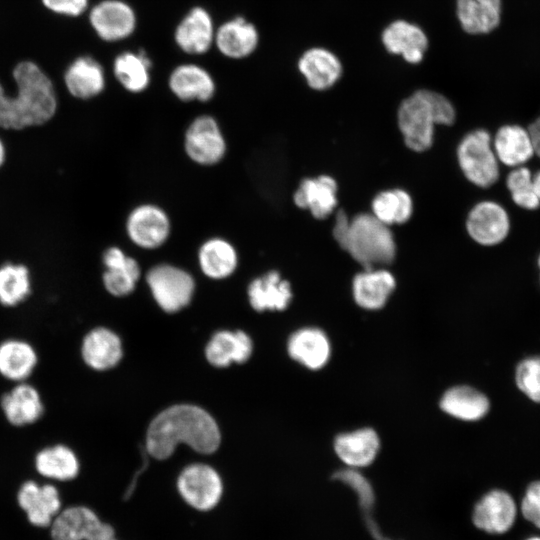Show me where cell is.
Masks as SVG:
<instances>
[{
    "label": "cell",
    "mask_w": 540,
    "mask_h": 540,
    "mask_svg": "<svg viewBox=\"0 0 540 540\" xmlns=\"http://www.w3.org/2000/svg\"><path fill=\"white\" fill-rule=\"evenodd\" d=\"M221 441L217 423L204 409L179 404L159 413L150 423L146 451L157 459L169 458L180 443L202 454L215 452Z\"/></svg>",
    "instance_id": "1"
},
{
    "label": "cell",
    "mask_w": 540,
    "mask_h": 540,
    "mask_svg": "<svg viewBox=\"0 0 540 540\" xmlns=\"http://www.w3.org/2000/svg\"><path fill=\"white\" fill-rule=\"evenodd\" d=\"M12 77L14 95L6 94L0 82V127L22 130L47 123L57 110L54 84L42 68L31 60L18 62Z\"/></svg>",
    "instance_id": "2"
},
{
    "label": "cell",
    "mask_w": 540,
    "mask_h": 540,
    "mask_svg": "<svg viewBox=\"0 0 540 540\" xmlns=\"http://www.w3.org/2000/svg\"><path fill=\"white\" fill-rule=\"evenodd\" d=\"M334 239L364 269L387 265L396 257V243L389 228L372 213H359L349 219L339 210L332 230Z\"/></svg>",
    "instance_id": "3"
},
{
    "label": "cell",
    "mask_w": 540,
    "mask_h": 540,
    "mask_svg": "<svg viewBox=\"0 0 540 540\" xmlns=\"http://www.w3.org/2000/svg\"><path fill=\"white\" fill-rule=\"evenodd\" d=\"M456 111L442 94L420 89L404 99L397 112V122L405 145L424 152L433 144L436 125H452Z\"/></svg>",
    "instance_id": "4"
},
{
    "label": "cell",
    "mask_w": 540,
    "mask_h": 540,
    "mask_svg": "<svg viewBox=\"0 0 540 540\" xmlns=\"http://www.w3.org/2000/svg\"><path fill=\"white\" fill-rule=\"evenodd\" d=\"M458 165L473 185L487 189L500 178L499 161L492 146V137L485 129L467 133L457 147Z\"/></svg>",
    "instance_id": "5"
},
{
    "label": "cell",
    "mask_w": 540,
    "mask_h": 540,
    "mask_svg": "<svg viewBox=\"0 0 540 540\" xmlns=\"http://www.w3.org/2000/svg\"><path fill=\"white\" fill-rule=\"evenodd\" d=\"M176 486L185 504L198 512L216 508L224 490L219 473L204 463L186 466L179 474Z\"/></svg>",
    "instance_id": "6"
},
{
    "label": "cell",
    "mask_w": 540,
    "mask_h": 540,
    "mask_svg": "<svg viewBox=\"0 0 540 540\" xmlns=\"http://www.w3.org/2000/svg\"><path fill=\"white\" fill-rule=\"evenodd\" d=\"M146 281L157 304L168 313L177 312L188 305L195 289L192 276L170 264L151 268Z\"/></svg>",
    "instance_id": "7"
},
{
    "label": "cell",
    "mask_w": 540,
    "mask_h": 540,
    "mask_svg": "<svg viewBox=\"0 0 540 540\" xmlns=\"http://www.w3.org/2000/svg\"><path fill=\"white\" fill-rule=\"evenodd\" d=\"M465 228L469 237L483 247H497L510 235L511 216L506 208L493 200L476 203L468 212Z\"/></svg>",
    "instance_id": "8"
},
{
    "label": "cell",
    "mask_w": 540,
    "mask_h": 540,
    "mask_svg": "<svg viewBox=\"0 0 540 540\" xmlns=\"http://www.w3.org/2000/svg\"><path fill=\"white\" fill-rule=\"evenodd\" d=\"M88 20L96 35L106 42L122 41L137 27V15L124 0H101L89 11Z\"/></svg>",
    "instance_id": "9"
},
{
    "label": "cell",
    "mask_w": 540,
    "mask_h": 540,
    "mask_svg": "<svg viewBox=\"0 0 540 540\" xmlns=\"http://www.w3.org/2000/svg\"><path fill=\"white\" fill-rule=\"evenodd\" d=\"M187 155L201 165L219 162L226 151V143L217 121L208 115L194 119L189 125L184 140Z\"/></svg>",
    "instance_id": "10"
},
{
    "label": "cell",
    "mask_w": 540,
    "mask_h": 540,
    "mask_svg": "<svg viewBox=\"0 0 540 540\" xmlns=\"http://www.w3.org/2000/svg\"><path fill=\"white\" fill-rule=\"evenodd\" d=\"M518 507L514 498L506 491L493 489L484 494L472 512L474 525L489 534H504L517 518Z\"/></svg>",
    "instance_id": "11"
},
{
    "label": "cell",
    "mask_w": 540,
    "mask_h": 540,
    "mask_svg": "<svg viewBox=\"0 0 540 540\" xmlns=\"http://www.w3.org/2000/svg\"><path fill=\"white\" fill-rule=\"evenodd\" d=\"M17 503L25 512L28 522L38 528L50 527L61 511L60 494L52 484H38L33 480L24 482L17 492Z\"/></svg>",
    "instance_id": "12"
},
{
    "label": "cell",
    "mask_w": 540,
    "mask_h": 540,
    "mask_svg": "<svg viewBox=\"0 0 540 540\" xmlns=\"http://www.w3.org/2000/svg\"><path fill=\"white\" fill-rule=\"evenodd\" d=\"M126 230L135 245L144 249H155L167 240L170 221L160 207L143 204L129 214Z\"/></svg>",
    "instance_id": "13"
},
{
    "label": "cell",
    "mask_w": 540,
    "mask_h": 540,
    "mask_svg": "<svg viewBox=\"0 0 540 540\" xmlns=\"http://www.w3.org/2000/svg\"><path fill=\"white\" fill-rule=\"evenodd\" d=\"M216 27L209 11L202 6L192 7L179 21L174 41L186 54L202 55L214 45Z\"/></svg>",
    "instance_id": "14"
},
{
    "label": "cell",
    "mask_w": 540,
    "mask_h": 540,
    "mask_svg": "<svg viewBox=\"0 0 540 540\" xmlns=\"http://www.w3.org/2000/svg\"><path fill=\"white\" fill-rule=\"evenodd\" d=\"M257 27L246 18L236 16L216 28L214 45L230 59H243L255 52L259 44Z\"/></svg>",
    "instance_id": "15"
},
{
    "label": "cell",
    "mask_w": 540,
    "mask_h": 540,
    "mask_svg": "<svg viewBox=\"0 0 540 540\" xmlns=\"http://www.w3.org/2000/svg\"><path fill=\"white\" fill-rule=\"evenodd\" d=\"M168 85L181 101H209L215 94L216 85L212 75L195 63H182L170 73Z\"/></svg>",
    "instance_id": "16"
},
{
    "label": "cell",
    "mask_w": 540,
    "mask_h": 540,
    "mask_svg": "<svg viewBox=\"0 0 540 540\" xmlns=\"http://www.w3.org/2000/svg\"><path fill=\"white\" fill-rule=\"evenodd\" d=\"M492 146L498 161L509 168L525 165L535 156L527 128L518 123L501 125L495 132Z\"/></svg>",
    "instance_id": "17"
},
{
    "label": "cell",
    "mask_w": 540,
    "mask_h": 540,
    "mask_svg": "<svg viewBox=\"0 0 540 540\" xmlns=\"http://www.w3.org/2000/svg\"><path fill=\"white\" fill-rule=\"evenodd\" d=\"M0 405L6 420L16 427L34 424L44 413L39 391L26 382L17 383L3 394Z\"/></svg>",
    "instance_id": "18"
},
{
    "label": "cell",
    "mask_w": 540,
    "mask_h": 540,
    "mask_svg": "<svg viewBox=\"0 0 540 540\" xmlns=\"http://www.w3.org/2000/svg\"><path fill=\"white\" fill-rule=\"evenodd\" d=\"M382 42L391 54L401 55L411 64L420 63L428 48L425 32L415 24L397 20L388 25L382 33Z\"/></svg>",
    "instance_id": "19"
},
{
    "label": "cell",
    "mask_w": 540,
    "mask_h": 540,
    "mask_svg": "<svg viewBox=\"0 0 540 540\" xmlns=\"http://www.w3.org/2000/svg\"><path fill=\"white\" fill-rule=\"evenodd\" d=\"M64 84L73 97L88 100L103 92L106 84L105 71L95 58L79 56L66 68Z\"/></svg>",
    "instance_id": "20"
},
{
    "label": "cell",
    "mask_w": 540,
    "mask_h": 540,
    "mask_svg": "<svg viewBox=\"0 0 540 540\" xmlns=\"http://www.w3.org/2000/svg\"><path fill=\"white\" fill-rule=\"evenodd\" d=\"M296 206L308 209L319 220L327 218L337 206V183L328 175L304 179L293 196Z\"/></svg>",
    "instance_id": "21"
},
{
    "label": "cell",
    "mask_w": 540,
    "mask_h": 540,
    "mask_svg": "<svg viewBox=\"0 0 540 540\" xmlns=\"http://www.w3.org/2000/svg\"><path fill=\"white\" fill-rule=\"evenodd\" d=\"M298 69L308 86L319 91L332 87L343 72L338 57L320 47L306 50L298 60Z\"/></svg>",
    "instance_id": "22"
},
{
    "label": "cell",
    "mask_w": 540,
    "mask_h": 540,
    "mask_svg": "<svg viewBox=\"0 0 540 540\" xmlns=\"http://www.w3.org/2000/svg\"><path fill=\"white\" fill-rule=\"evenodd\" d=\"M120 338L110 329L94 328L83 338L81 356L90 368L104 371L113 368L122 358Z\"/></svg>",
    "instance_id": "23"
},
{
    "label": "cell",
    "mask_w": 540,
    "mask_h": 540,
    "mask_svg": "<svg viewBox=\"0 0 540 540\" xmlns=\"http://www.w3.org/2000/svg\"><path fill=\"white\" fill-rule=\"evenodd\" d=\"M287 349L292 359L312 370L325 366L331 354L326 334L312 327L295 331L288 340Z\"/></svg>",
    "instance_id": "24"
},
{
    "label": "cell",
    "mask_w": 540,
    "mask_h": 540,
    "mask_svg": "<svg viewBox=\"0 0 540 540\" xmlns=\"http://www.w3.org/2000/svg\"><path fill=\"white\" fill-rule=\"evenodd\" d=\"M380 448L377 433L371 428H362L339 434L334 441L337 456L350 468L370 465Z\"/></svg>",
    "instance_id": "25"
},
{
    "label": "cell",
    "mask_w": 540,
    "mask_h": 540,
    "mask_svg": "<svg viewBox=\"0 0 540 540\" xmlns=\"http://www.w3.org/2000/svg\"><path fill=\"white\" fill-rule=\"evenodd\" d=\"M102 523L97 513L84 505L69 506L50 525L52 540H88Z\"/></svg>",
    "instance_id": "26"
},
{
    "label": "cell",
    "mask_w": 540,
    "mask_h": 540,
    "mask_svg": "<svg viewBox=\"0 0 540 540\" xmlns=\"http://www.w3.org/2000/svg\"><path fill=\"white\" fill-rule=\"evenodd\" d=\"M395 286V278L388 270L364 269L353 278L352 292L357 305L377 310L386 304Z\"/></svg>",
    "instance_id": "27"
},
{
    "label": "cell",
    "mask_w": 540,
    "mask_h": 540,
    "mask_svg": "<svg viewBox=\"0 0 540 540\" xmlns=\"http://www.w3.org/2000/svg\"><path fill=\"white\" fill-rule=\"evenodd\" d=\"M103 263V284L111 295L126 296L135 289L141 272L135 259L118 247H110L104 252Z\"/></svg>",
    "instance_id": "28"
},
{
    "label": "cell",
    "mask_w": 540,
    "mask_h": 540,
    "mask_svg": "<svg viewBox=\"0 0 540 540\" xmlns=\"http://www.w3.org/2000/svg\"><path fill=\"white\" fill-rule=\"evenodd\" d=\"M502 8V0H456L458 21L471 35L488 34L498 28Z\"/></svg>",
    "instance_id": "29"
},
{
    "label": "cell",
    "mask_w": 540,
    "mask_h": 540,
    "mask_svg": "<svg viewBox=\"0 0 540 540\" xmlns=\"http://www.w3.org/2000/svg\"><path fill=\"white\" fill-rule=\"evenodd\" d=\"M248 297L256 311L285 310L292 299L291 286L277 271H270L250 283Z\"/></svg>",
    "instance_id": "30"
},
{
    "label": "cell",
    "mask_w": 540,
    "mask_h": 540,
    "mask_svg": "<svg viewBox=\"0 0 540 540\" xmlns=\"http://www.w3.org/2000/svg\"><path fill=\"white\" fill-rule=\"evenodd\" d=\"M38 355L34 347L21 339H7L0 343V375L17 383L34 372Z\"/></svg>",
    "instance_id": "31"
},
{
    "label": "cell",
    "mask_w": 540,
    "mask_h": 540,
    "mask_svg": "<svg viewBox=\"0 0 540 540\" xmlns=\"http://www.w3.org/2000/svg\"><path fill=\"white\" fill-rule=\"evenodd\" d=\"M252 353V341L243 331H220L208 342L205 355L215 367H226L232 362L243 363Z\"/></svg>",
    "instance_id": "32"
},
{
    "label": "cell",
    "mask_w": 540,
    "mask_h": 540,
    "mask_svg": "<svg viewBox=\"0 0 540 540\" xmlns=\"http://www.w3.org/2000/svg\"><path fill=\"white\" fill-rule=\"evenodd\" d=\"M34 466L41 476L57 481H70L80 472V462L75 452L64 444L41 449L34 459Z\"/></svg>",
    "instance_id": "33"
},
{
    "label": "cell",
    "mask_w": 540,
    "mask_h": 540,
    "mask_svg": "<svg viewBox=\"0 0 540 540\" xmlns=\"http://www.w3.org/2000/svg\"><path fill=\"white\" fill-rule=\"evenodd\" d=\"M440 407L454 418L476 421L487 414L490 404L488 398L480 391L470 386H455L444 393Z\"/></svg>",
    "instance_id": "34"
},
{
    "label": "cell",
    "mask_w": 540,
    "mask_h": 540,
    "mask_svg": "<svg viewBox=\"0 0 540 540\" xmlns=\"http://www.w3.org/2000/svg\"><path fill=\"white\" fill-rule=\"evenodd\" d=\"M152 61L145 51H125L113 61V73L121 86L131 93L143 92L150 84Z\"/></svg>",
    "instance_id": "35"
},
{
    "label": "cell",
    "mask_w": 540,
    "mask_h": 540,
    "mask_svg": "<svg viewBox=\"0 0 540 540\" xmlns=\"http://www.w3.org/2000/svg\"><path fill=\"white\" fill-rule=\"evenodd\" d=\"M198 260L202 272L212 279L230 276L238 264L235 248L221 238H212L204 242L199 249Z\"/></svg>",
    "instance_id": "36"
},
{
    "label": "cell",
    "mask_w": 540,
    "mask_h": 540,
    "mask_svg": "<svg viewBox=\"0 0 540 540\" xmlns=\"http://www.w3.org/2000/svg\"><path fill=\"white\" fill-rule=\"evenodd\" d=\"M372 214L387 226L404 224L413 212V201L408 192L391 189L377 194L371 204Z\"/></svg>",
    "instance_id": "37"
},
{
    "label": "cell",
    "mask_w": 540,
    "mask_h": 540,
    "mask_svg": "<svg viewBox=\"0 0 540 540\" xmlns=\"http://www.w3.org/2000/svg\"><path fill=\"white\" fill-rule=\"evenodd\" d=\"M31 292L30 273L22 264L6 263L0 267V303L12 307L23 302Z\"/></svg>",
    "instance_id": "38"
},
{
    "label": "cell",
    "mask_w": 540,
    "mask_h": 540,
    "mask_svg": "<svg viewBox=\"0 0 540 540\" xmlns=\"http://www.w3.org/2000/svg\"><path fill=\"white\" fill-rule=\"evenodd\" d=\"M532 176V170L522 165L512 168L505 179L511 201L524 211H535L540 208V200L532 188Z\"/></svg>",
    "instance_id": "39"
},
{
    "label": "cell",
    "mask_w": 540,
    "mask_h": 540,
    "mask_svg": "<svg viewBox=\"0 0 540 540\" xmlns=\"http://www.w3.org/2000/svg\"><path fill=\"white\" fill-rule=\"evenodd\" d=\"M515 382L529 399L540 403V356L527 357L517 365Z\"/></svg>",
    "instance_id": "40"
},
{
    "label": "cell",
    "mask_w": 540,
    "mask_h": 540,
    "mask_svg": "<svg viewBox=\"0 0 540 540\" xmlns=\"http://www.w3.org/2000/svg\"><path fill=\"white\" fill-rule=\"evenodd\" d=\"M520 511L525 520L540 529V480L531 482L526 488Z\"/></svg>",
    "instance_id": "41"
},
{
    "label": "cell",
    "mask_w": 540,
    "mask_h": 540,
    "mask_svg": "<svg viewBox=\"0 0 540 540\" xmlns=\"http://www.w3.org/2000/svg\"><path fill=\"white\" fill-rule=\"evenodd\" d=\"M49 11L68 17H78L88 8L89 0H41Z\"/></svg>",
    "instance_id": "42"
},
{
    "label": "cell",
    "mask_w": 540,
    "mask_h": 540,
    "mask_svg": "<svg viewBox=\"0 0 540 540\" xmlns=\"http://www.w3.org/2000/svg\"><path fill=\"white\" fill-rule=\"evenodd\" d=\"M526 128L533 143L535 156L540 159V114L527 123Z\"/></svg>",
    "instance_id": "43"
},
{
    "label": "cell",
    "mask_w": 540,
    "mask_h": 540,
    "mask_svg": "<svg viewBox=\"0 0 540 540\" xmlns=\"http://www.w3.org/2000/svg\"><path fill=\"white\" fill-rule=\"evenodd\" d=\"M89 540H118L112 525L104 522Z\"/></svg>",
    "instance_id": "44"
},
{
    "label": "cell",
    "mask_w": 540,
    "mask_h": 540,
    "mask_svg": "<svg viewBox=\"0 0 540 540\" xmlns=\"http://www.w3.org/2000/svg\"><path fill=\"white\" fill-rule=\"evenodd\" d=\"M532 188L538 199L540 200V169L535 171L532 176Z\"/></svg>",
    "instance_id": "45"
},
{
    "label": "cell",
    "mask_w": 540,
    "mask_h": 540,
    "mask_svg": "<svg viewBox=\"0 0 540 540\" xmlns=\"http://www.w3.org/2000/svg\"><path fill=\"white\" fill-rule=\"evenodd\" d=\"M5 154H6L5 147H4L3 142L0 139V167L3 165L5 161Z\"/></svg>",
    "instance_id": "46"
},
{
    "label": "cell",
    "mask_w": 540,
    "mask_h": 540,
    "mask_svg": "<svg viewBox=\"0 0 540 540\" xmlns=\"http://www.w3.org/2000/svg\"><path fill=\"white\" fill-rule=\"evenodd\" d=\"M536 264L540 272V252L538 253L537 258H536ZM539 281H540V274H539Z\"/></svg>",
    "instance_id": "47"
},
{
    "label": "cell",
    "mask_w": 540,
    "mask_h": 540,
    "mask_svg": "<svg viewBox=\"0 0 540 540\" xmlns=\"http://www.w3.org/2000/svg\"><path fill=\"white\" fill-rule=\"evenodd\" d=\"M525 540H540V536H531V537H528Z\"/></svg>",
    "instance_id": "48"
}]
</instances>
